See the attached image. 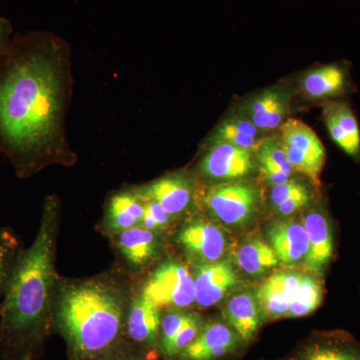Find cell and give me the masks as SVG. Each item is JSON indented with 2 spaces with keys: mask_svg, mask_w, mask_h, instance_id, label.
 <instances>
[{
  "mask_svg": "<svg viewBox=\"0 0 360 360\" xmlns=\"http://www.w3.org/2000/svg\"><path fill=\"white\" fill-rule=\"evenodd\" d=\"M177 241L184 252L198 264L221 260L229 243L226 234L219 225L201 217L184 225Z\"/></svg>",
  "mask_w": 360,
  "mask_h": 360,
  "instance_id": "30bf717a",
  "label": "cell"
},
{
  "mask_svg": "<svg viewBox=\"0 0 360 360\" xmlns=\"http://www.w3.org/2000/svg\"><path fill=\"white\" fill-rule=\"evenodd\" d=\"M292 94L288 85H274L248 96L240 104L238 110L262 134H270L281 129L288 120Z\"/></svg>",
  "mask_w": 360,
  "mask_h": 360,
  "instance_id": "9c48e42d",
  "label": "cell"
},
{
  "mask_svg": "<svg viewBox=\"0 0 360 360\" xmlns=\"http://www.w3.org/2000/svg\"><path fill=\"white\" fill-rule=\"evenodd\" d=\"M222 314L225 322L238 333L243 343L255 340L264 321L257 297L250 291H240L231 295L225 303Z\"/></svg>",
  "mask_w": 360,
  "mask_h": 360,
  "instance_id": "ffe728a7",
  "label": "cell"
},
{
  "mask_svg": "<svg viewBox=\"0 0 360 360\" xmlns=\"http://www.w3.org/2000/svg\"><path fill=\"white\" fill-rule=\"evenodd\" d=\"M309 240L304 265L309 274L322 276L331 264L335 250V231L328 210L322 205L309 210L303 219Z\"/></svg>",
  "mask_w": 360,
  "mask_h": 360,
  "instance_id": "7c38bea8",
  "label": "cell"
},
{
  "mask_svg": "<svg viewBox=\"0 0 360 360\" xmlns=\"http://www.w3.org/2000/svg\"><path fill=\"white\" fill-rule=\"evenodd\" d=\"M243 343L238 333L226 322H205L200 335L180 354L179 359L219 360L234 354Z\"/></svg>",
  "mask_w": 360,
  "mask_h": 360,
  "instance_id": "9a60e30c",
  "label": "cell"
},
{
  "mask_svg": "<svg viewBox=\"0 0 360 360\" xmlns=\"http://www.w3.org/2000/svg\"><path fill=\"white\" fill-rule=\"evenodd\" d=\"M322 120L331 141L350 158L360 163V127L347 101L322 104Z\"/></svg>",
  "mask_w": 360,
  "mask_h": 360,
  "instance_id": "5bb4252c",
  "label": "cell"
},
{
  "mask_svg": "<svg viewBox=\"0 0 360 360\" xmlns=\"http://www.w3.org/2000/svg\"><path fill=\"white\" fill-rule=\"evenodd\" d=\"M290 360H360V342L345 331L317 333Z\"/></svg>",
  "mask_w": 360,
  "mask_h": 360,
  "instance_id": "e0dca14e",
  "label": "cell"
},
{
  "mask_svg": "<svg viewBox=\"0 0 360 360\" xmlns=\"http://www.w3.org/2000/svg\"><path fill=\"white\" fill-rule=\"evenodd\" d=\"M160 322V307L143 296H139L130 302L127 310L125 335L139 347H158Z\"/></svg>",
  "mask_w": 360,
  "mask_h": 360,
  "instance_id": "d6986e66",
  "label": "cell"
},
{
  "mask_svg": "<svg viewBox=\"0 0 360 360\" xmlns=\"http://www.w3.org/2000/svg\"><path fill=\"white\" fill-rule=\"evenodd\" d=\"M70 44L46 32L13 35L0 53V153L20 179L77 161L66 134Z\"/></svg>",
  "mask_w": 360,
  "mask_h": 360,
  "instance_id": "6da1fadb",
  "label": "cell"
},
{
  "mask_svg": "<svg viewBox=\"0 0 360 360\" xmlns=\"http://www.w3.org/2000/svg\"><path fill=\"white\" fill-rule=\"evenodd\" d=\"M279 139L295 172L304 175L319 188L326 153L314 130L302 120L288 118L281 127Z\"/></svg>",
  "mask_w": 360,
  "mask_h": 360,
  "instance_id": "277c9868",
  "label": "cell"
},
{
  "mask_svg": "<svg viewBox=\"0 0 360 360\" xmlns=\"http://www.w3.org/2000/svg\"><path fill=\"white\" fill-rule=\"evenodd\" d=\"M264 136L243 112L236 110L217 125L208 142H224L255 151Z\"/></svg>",
  "mask_w": 360,
  "mask_h": 360,
  "instance_id": "cb8c5ba5",
  "label": "cell"
},
{
  "mask_svg": "<svg viewBox=\"0 0 360 360\" xmlns=\"http://www.w3.org/2000/svg\"><path fill=\"white\" fill-rule=\"evenodd\" d=\"M144 200L134 188L123 189L110 196L106 205L103 227L110 233H120L141 224L144 214Z\"/></svg>",
  "mask_w": 360,
  "mask_h": 360,
  "instance_id": "44dd1931",
  "label": "cell"
},
{
  "mask_svg": "<svg viewBox=\"0 0 360 360\" xmlns=\"http://www.w3.org/2000/svg\"><path fill=\"white\" fill-rule=\"evenodd\" d=\"M144 214L141 225L155 232L167 229L172 217L155 201L144 200Z\"/></svg>",
  "mask_w": 360,
  "mask_h": 360,
  "instance_id": "f546056e",
  "label": "cell"
},
{
  "mask_svg": "<svg viewBox=\"0 0 360 360\" xmlns=\"http://www.w3.org/2000/svg\"><path fill=\"white\" fill-rule=\"evenodd\" d=\"M267 239L279 262L286 266L305 262L309 240L303 224L295 219L278 220L270 225Z\"/></svg>",
  "mask_w": 360,
  "mask_h": 360,
  "instance_id": "ac0fdd59",
  "label": "cell"
},
{
  "mask_svg": "<svg viewBox=\"0 0 360 360\" xmlns=\"http://www.w3.org/2000/svg\"><path fill=\"white\" fill-rule=\"evenodd\" d=\"M262 179L274 186L288 181L295 174L278 137H264L255 150Z\"/></svg>",
  "mask_w": 360,
  "mask_h": 360,
  "instance_id": "603a6c76",
  "label": "cell"
},
{
  "mask_svg": "<svg viewBox=\"0 0 360 360\" xmlns=\"http://www.w3.org/2000/svg\"><path fill=\"white\" fill-rule=\"evenodd\" d=\"M191 312L184 310H168L161 316L160 338H158V349L165 356L170 345L174 342L177 333L191 317Z\"/></svg>",
  "mask_w": 360,
  "mask_h": 360,
  "instance_id": "83f0119b",
  "label": "cell"
},
{
  "mask_svg": "<svg viewBox=\"0 0 360 360\" xmlns=\"http://www.w3.org/2000/svg\"><path fill=\"white\" fill-rule=\"evenodd\" d=\"M253 153L224 142H208V148L198 162V172L213 181H240L255 168Z\"/></svg>",
  "mask_w": 360,
  "mask_h": 360,
  "instance_id": "52a82bcc",
  "label": "cell"
},
{
  "mask_svg": "<svg viewBox=\"0 0 360 360\" xmlns=\"http://www.w3.org/2000/svg\"><path fill=\"white\" fill-rule=\"evenodd\" d=\"M203 202L208 212L222 224L241 226L257 212L258 193L255 186L245 182H222L208 188Z\"/></svg>",
  "mask_w": 360,
  "mask_h": 360,
  "instance_id": "8992f818",
  "label": "cell"
},
{
  "mask_svg": "<svg viewBox=\"0 0 360 360\" xmlns=\"http://www.w3.org/2000/svg\"><path fill=\"white\" fill-rule=\"evenodd\" d=\"M309 189H310L309 186L304 182L290 179L283 184L271 186L269 193L270 205L276 210L277 206L283 205L284 201L290 200L297 194L304 193Z\"/></svg>",
  "mask_w": 360,
  "mask_h": 360,
  "instance_id": "4dcf8cb0",
  "label": "cell"
},
{
  "mask_svg": "<svg viewBox=\"0 0 360 360\" xmlns=\"http://www.w3.org/2000/svg\"><path fill=\"white\" fill-rule=\"evenodd\" d=\"M58 200H45L37 238L21 250L0 304V359L37 360L53 330Z\"/></svg>",
  "mask_w": 360,
  "mask_h": 360,
  "instance_id": "7a4b0ae2",
  "label": "cell"
},
{
  "mask_svg": "<svg viewBox=\"0 0 360 360\" xmlns=\"http://www.w3.org/2000/svg\"><path fill=\"white\" fill-rule=\"evenodd\" d=\"M300 89L312 103L345 101L355 90L349 65L338 61L311 68L300 77Z\"/></svg>",
  "mask_w": 360,
  "mask_h": 360,
  "instance_id": "ba28073f",
  "label": "cell"
},
{
  "mask_svg": "<svg viewBox=\"0 0 360 360\" xmlns=\"http://www.w3.org/2000/svg\"><path fill=\"white\" fill-rule=\"evenodd\" d=\"M115 243L125 262L134 269H141L158 257L160 240L158 232L142 225L115 234Z\"/></svg>",
  "mask_w": 360,
  "mask_h": 360,
  "instance_id": "7402d4cb",
  "label": "cell"
},
{
  "mask_svg": "<svg viewBox=\"0 0 360 360\" xmlns=\"http://www.w3.org/2000/svg\"><path fill=\"white\" fill-rule=\"evenodd\" d=\"M141 295L160 309L184 310L194 304L193 276L184 262H161L142 288Z\"/></svg>",
  "mask_w": 360,
  "mask_h": 360,
  "instance_id": "5b68a950",
  "label": "cell"
},
{
  "mask_svg": "<svg viewBox=\"0 0 360 360\" xmlns=\"http://www.w3.org/2000/svg\"><path fill=\"white\" fill-rule=\"evenodd\" d=\"M203 324H205V321H203L202 317L191 312L188 321L180 329L176 338H174V342L172 343L169 349L167 350L165 356V359H179L180 354L196 340V338L200 335Z\"/></svg>",
  "mask_w": 360,
  "mask_h": 360,
  "instance_id": "f1b7e54d",
  "label": "cell"
},
{
  "mask_svg": "<svg viewBox=\"0 0 360 360\" xmlns=\"http://www.w3.org/2000/svg\"><path fill=\"white\" fill-rule=\"evenodd\" d=\"M322 298L323 288L319 276L312 274H302L285 317L295 319L312 314L321 304Z\"/></svg>",
  "mask_w": 360,
  "mask_h": 360,
  "instance_id": "484cf974",
  "label": "cell"
},
{
  "mask_svg": "<svg viewBox=\"0 0 360 360\" xmlns=\"http://www.w3.org/2000/svg\"><path fill=\"white\" fill-rule=\"evenodd\" d=\"M234 260L239 269L251 276H262L279 262L271 245L259 238L250 239L239 246Z\"/></svg>",
  "mask_w": 360,
  "mask_h": 360,
  "instance_id": "d4e9b609",
  "label": "cell"
},
{
  "mask_svg": "<svg viewBox=\"0 0 360 360\" xmlns=\"http://www.w3.org/2000/svg\"><path fill=\"white\" fill-rule=\"evenodd\" d=\"M108 360H144L141 359V357L135 356V355L130 354H122V352H118L117 354L112 355V356L110 357Z\"/></svg>",
  "mask_w": 360,
  "mask_h": 360,
  "instance_id": "d6a6232c",
  "label": "cell"
},
{
  "mask_svg": "<svg viewBox=\"0 0 360 360\" xmlns=\"http://www.w3.org/2000/svg\"><path fill=\"white\" fill-rule=\"evenodd\" d=\"M127 310V291L111 277L58 286L53 328L65 338L70 360H108L117 354Z\"/></svg>",
  "mask_w": 360,
  "mask_h": 360,
  "instance_id": "3957f363",
  "label": "cell"
},
{
  "mask_svg": "<svg viewBox=\"0 0 360 360\" xmlns=\"http://www.w3.org/2000/svg\"><path fill=\"white\" fill-rule=\"evenodd\" d=\"M20 251V243L13 232L0 229V296H4Z\"/></svg>",
  "mask_w": 360,
  "mask_h": 360,
  "instance_id": "4316f807",
  "label": "cell"
},
{
  "mask_svg": "<svg viewBox=\"0 0 360 360\" xmlns=\"http://www.w3.org/2000/svg\"><path fill=\"white\" fill-rule=\"evenodd\" d=\"M144 200L158 203L172 217H181L191 210L195 198V186L186 172L165 175L150 184L137 186Z\"/></svg>",
  "mask_w": 360,
  "mask_h": 360,
  "instance_id": "8fae6325",
  "label": "cell"
},
{
  "mask_svg": "<svg viewBox=\"0 0 360 360\" xmlns=\"http://www.w3.org/2000/svg\"><path fill=\"white\" fill-rule=\"evenodd\" d=\"M302 274L295 270L276 272L260 284L255 292L264 321L285 317Z\"/></svg>",
  "mask_w": 360,
  "mask_h": 360,
  "instance_id": "2e32d148",
  "label": "cell"
},
{
  "mask_svg": "<svg viewBox=\"0 0 360 360\" xmlns=\"http://www.w3.org/2000/svg\"><path fill=\"white\" fill-rule=\"evenodd\" d=\"M193 281L194 303L200 309L217 304L239 283L236 269L224 260L198 264L194 270Z\"/></svg>",
  "mask_w": 360,
  "mask_h": 360,
  "instance_id": "4fadbf2b",
  "label": "cell"
},
{
  "mask_svg": "<svg viewBox=\"0 0 360 360\" xmlns=\"http://www.w3.org/2000/svg\"><path fill=\"white\" fill-rule=\"evenodd\" d=\"M13 37V25L6 18H0V53L6 49Z\"/></svg>",
  "mask_w": 360,
  "mask_h": 360,
  "instance_id": "1f68e13d",
  "label": "cell"
}]
</instances>
